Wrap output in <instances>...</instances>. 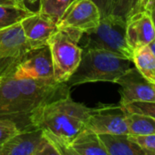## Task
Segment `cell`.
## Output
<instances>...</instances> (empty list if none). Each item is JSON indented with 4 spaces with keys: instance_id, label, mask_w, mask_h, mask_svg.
Wrapping results in <instances>:
<instances>
[{
    "instance_id": "cell-1",
    "label": "cell",
    "mask_w": 155,
    "mask_h": 155,
    "mask_svg": "<svg viewBox=\"0 0 155 155\" xmlns=\"http://www.w3.org/2000/svg\"><path fill=\"white\" fill-rule=\"evenodd\" d=\"M92 108L74 101L70 95L34 110L28 115L31 127L51 133L66 144H71L85 129Z\"/></svg>"
},
{
    "instance_id": "cell-2",
    "label": "cell",
    "mask_w": 155,
    "mask_h": 155,
    "mask_svg": "<svg viewBox=\"0 0 155 155\" xmlns=\"http://www.w3.org/2000/svg\"><path fill=\"white\" fill-rule=\"evenodd\" d=\"M132 60L102 49H84L77 69L66 82L68 87L92 82H113L131 68Z\"/></svg>"
},
{
    "instance_id": "cell-3",
    "label": "cell",
    "mask_w": 155,
    "mask_h": 155,
    "mask_svg": "<svg viewBox=\"0 0 155 155\" xmlns=\"http://www.w3.org/2000/svg\"><path fill=\"white\" fill-rule=\"evenodd\" d=\"M80 45L82 50L102 49L132 60L133 50L126 38V20L113 14L101 18L97 28L84 33Z\"/></svg>"
},
{
    "instance_id": "cell-4",
    "label": "cell",
    "mask_w": 155,
    "mask_h": 155,
    "mask_svg": "<svg viewBox=\"0 0 155 155\" xmlns=\"http://www.w3.org/2000/svg\"><path fill=\"white\" fill-rule=\"evenodd\" d=\"M82 35L77 31L58 29L49 38L48 46L56 81L66 83L79 66L82 57L80 46Z\"/></svg>"
},
{
    "instance_id": "cell-5",
    "label": "cell",
    "mask_w": 155,
    "mask_h": 155,
    "mask_svg": "<svg viewBox=\"0 0 155 155\" xmlns=\"http://www.w3.org/2000/svg\"><path fill=\"white\" fill-rule=\"evenodd\" d=\"M18 85L28 118L37 108L68 96L70 89L67 83H59L54 78L18 80Z\"/></svg>"
},
{
    "instance_id": "cell-6",
    "label": "cell",
    "mask_w": 155,
    "mask_h": 155,
    "mask_svg": "<svg viewBox=\"0 0 155 155\" xmlns=\"http://www.w3.org/2000/svg\"><path fill=\"white\" fill-rule=\"evenodd\" d=\"M101 18L100 10L91 0H73L57 22V27L59 30L84 34L97 28Z\"/></svg>"
},
{
    "instance_id": "cell-7",
    "label": "cell",
    "mask_w": 155,
    "mask_h": 155,
    "mask_svg": "<svg viewBox=\"0 0 155 155\" xmlns=\"http://www.w3.org/2000/svg\"><path fill=\"white\" fill-rule=\"evenodd\" d=\"M86 130L97 135H129L124 109L120 104L92 108Z\"/></svg>"
},
{
    "instance_id": "cell-8",
    "label": "cell",
    "mask_w": 155,
    "mask_h": 155,
    "mask_svg": "<svg viewBox=\"0 0 155 155\" xmlns=\"http://www.w3.org/2000/svg\"><path fill=\"white\" fill-rule=\"evenodd\" d=\"M20 58L11 59L2 72L0 83V119H14L27 117L22 99L14 77V70Z\"/></svg>"
},
{
    "instance_id": "cell-9",
    "label": "cell",
    "mask_w": 155,
    "mask_h": 155,
    "mask_svg": "<svg viewBox=\"0 0 155 155\" xmlns=\"http://www.w3.org/2000/svg\"><path fill=\"white\" fill-rule=\"evenodd\" d=\"M120 85V105L141 101L155 102V83L147 81L131 67L116 81Z\"/></svg>"
},
{
    "instance_id": "cell-10",
    "label": "cell",
    "mask_w": 155,
    "mask_h": 155,
    "mask_svg": "<svg viewBox=\"0 0 155 155\" xmlns=\"http://www.w3.org/2000/svg\"><path fill=\"white\" fill-rule=\"evenodd\" d=\"M14 77L17 81L54 78L48 46L32 49L25 54L16 65Z\"/></svg>"
},
{
    "instance_id": "cell-11",
    "label": "cell",
    "mask_w": 155,
    "mask_h": 155,
    "mask_svg": "<svg viewBox=\"0 0 155 155\" xmlns=\"http://www.w3.org/2000/svg\"><path fill=\"white\" fill-rule=\"evenodd\" d=\"M20 24L31 50L48 46L49 38L58 30L57 23L38 11L22 19Z\"/></svg>"
},
{
    "instance_id": "cell-12",
    "label": "cell",
    "mask_w": 155,
    "mask_h": 155,
    "mask_svg": "<svg viewBox=\"0 0 155 155\" xmlns=\"http://www.w3.org/2000/svg\"><path fill=\"white\" fill-rule=\"evenodd\" d=\"M126 38L132 50L149 45L155 38V30L149 12H136L127 18Z\"/></svg>"
},
{
    "instance_id": "cell-13",
    "label": "cell",
    "mask_w": 155,
    "mask_h": 155,
    "mask_svg": "<svg viewBox=\"0 0 155 155\" xmlns=\"http://www.w3.org/2000/svg\"><path fill=\"white\" fill-rule=\"evenodd\" d=\"M30 50L20 22L0 30V60L20 58Z\"/></svg>"
},
{
    "instance_id": "cell-14",
    "label": "cell",
    "mask_w": 155,
    "mask_h": 155,
    "mask_svg": "<svg viewBox=\"0 0 155 155\" xmlns=\"http://www.w3.org/2000/svg\"><path fill=\"white\" fill-rule=\"evenodd\" d=\"M31 128L24 129L9 139L0 150V155H32L41 139L42 130Z\"/></svg>"
},
{
    "instance_id": "cell-15",
    "label": "cell",
    "mask_w": 155,
    "mask_h": 155,
    "mask_svg": "<svg viewBox=\"0 0 155 155\" xmlns=\"http://www.w3.org/2000/svg\"><path fill=\"white\" fill-rule=\"evenodd\" d=\"M110 155H148L129 135H99Z\"/></svg>"
},
{
    "instance_id": "cell-16",
    "label": "cell",
    "mask_w": 155,
    "mask_h": 155,
    "mask_svg": "<svg viewBox=\"0 0 155 155\" xmlns=\"http://www.w3.org/2000/svg\"><path fill=\"white\" fill-rule=\"evenodd\" d=\"M70 145L82 155H110L99 135L86 129Z\"/></svg>"
},
{
    "instance_id": "cell-17",
    "label": "cell",
    "mask_w": 155,
    "mask_h": 155,
    "mask_svg": "<svg viewBox=\"0 0 155 155\" xmlns=\"http://www.w3.org/2000/svg\"><path fill=\"white\" fill-rule=\"evenodd\" d=\"M132 63L144 79L155 83V56L148 45L133 50Z\"/></svg>"
},
{
    "instance_id": "cell-18",
    "label": "cell",
    "mask_w": 155,
    "mask_h": 155,
    "mask_svg": "<svg viewBox=\"0 0 155 155\" xmlns=\"http://www.w3.org/2000/svg\"><path fill=\"white\" fill-rule=\"evenodd\" d=\"M125 113L129 136H148L155 134V119L126 110Z\"/></svg>"
},
{
    "instance_id": "cell-19",
    "label": "cell",
    "mask_w": 155,
    "mask_h": 155,
    "mask_svg": "<svg viewBox=\"0 0 155 155\" xmlns=\"http://www.w3.org/2000/svg\"><path fill=\"white\" fill-rule=\"evenodd\" d=\"M33 12L28 8L0 6V30L20 22Z\"/></svg>"
},
{
    "instance_id": "cell-20",
    "label": "cell",
    "mask_w": 155,
    "mask_h": 155,
    "mask_svg": "<svg viewBox=\"0 0 155 155\" xmlns=\"http://www.w3.org/2000/svg\"><path fill=\"white\" fill-rule=\"evenodd\" d=\"M72 1L73 0H40L38 11L57 23Z\"/></svg>"
},
{
    "instance_id": "cell-21",
    "label": "cell",
    "mask_w": 155,
    "mask_h": 155,
    "mask_svg": "<svg viewBox=\"0 0 155 155\" xmlns=\"http://www.w3.org/2000/svg\"><path fill=\"white\" fill-rule=\"evenodd\" d=\"M22 130L18 123L11 119H0V150L5 143Z\"/></svg>"
},
{
    "instance_id": "cell-22",
    "label": "cell",
    "mask_w": 155,
    "mask_h": 155,
    "mask_svg": "<svg viewBox=\"0 0 155 155\" xmlns=\"http://www.w3.org/2000/svg\"><path fill=\"white\" fill-rule=\"evenodd\" d=\"M139 0H116L112 14L127 20L131 15L137 12Z\"/></svg>"
},
{
    "instance_id": "cell-23",
    "label": "cell",
    "mask_w": 155,
    "mask_h": 155,
    "mask_svg": "<svg viewBox=\"0 0 155 155\" xmlns=\"http://www.w3.org/2000/svg\"><path fill=\"white\" fill-rule=\"evenodd\" d=\"M121 106L128 112L143 114L155 119V102L135 101Z\"/></svg>"
},
{
    "instance_id": "cell-24",
    "label": "cell",
    "mask_w": 155,
    "mask_h": 155,
    "mask_svg": "<svg viewBox=\"0 0 155 155\" xmlns=\"http://www.w3.org/2000/svg\"><path fill=\"white\" fill-rule=\"evenodd\" d=\"M32 155H61L56 146L43 134Z\"/></svg>"
},
{
    "instance_id": "cell-25",
    "label": "cell",
    "mask_w": 155,
    "mask_h": 155,
    "mask_svg": "<svg viewBox=\"0 0 155 155\" xmlns=\"http://www.w3.org/2000/svg\"><path fill=\"white\" fill-rule=\"evenodd\" d=\"M148 155H155V134L148 136H130Z\"/></svg>"
},
{
    "instance_id": "cell-26",
    "label": "cell",
    "mask_w": 155,
    "mask_h": 155,
    "mask_svg": "<svg viewBox=\"0 0 155 155\" xmlns=\"http://www.w3.org/2000/svg\"><path fill=\"white\" fill-rule=\"evenodd\" d=\"M42 132L56 146V148L58 150V151L60 152L61 155H82L79 151H77L71 145L62 142L61 140H59L58 138H56L51 133H48L47 131H42Z\"/></svg>"
},
{
    "instance_id": "cell-27",
    "label": "cell",
    "mask_w": 155,
    "mask_h": 155,
    "mask_svg": "<svg viewBox=\"0 0 155 155\" xmlns=\"http://www.w3.org/2000/svg\"><path fill=\"white\" fill-rule=\"evenodd\" d=\"M98 7L101 18L111 15L114 9L116 0H91Z\"/></svg>"
},
{
    "instance_id": "cell-28",
    "label": "cell",
    "mask_w": 155,
    "mask_h": 155,
    "mask_svg": "<svg viewBox=\"0 0 155 155\" xmlns=\"http://www.w3.org/2000/svg\"><path fill=\"white\" fill-rule=\"evenodd\" d=\"M153 8H155V0H139L137 12L140 11L150 12Z\"/></svg>"
},
{
    "instance_id": "cell-29",
    "label": "cell",
    "mask_w": 155,
    "mask_h": 155,
    "mask_svg": "<svg viewBox=\"0 0 155 155\" xmlns=\"http://www.w3.org/2000/svg\"><path fill=\"white\" fill-rule=\"evenodd\" d=\"M0 6L16 7V8H28L23 0H0Z\"/></svg>"
},
{
    "instance_id": "cell-30",
    "label": "cell",
    "mask_w": 155,
    "mask_h": 155,
    "mask_svg": "<svg viewBox=\"0 0 155 155\" xmlns=\"http://www.w3.org/2000/svg\"><path fill=\"white\" fill-rule=\"evenodd\" d=\"M26 7L29 9V6H36L38 3L39 4L40 0H23ZM30 10V9H29Z\"/></svg>"
},
{
    "instance_id": "cell-31",
    "label": "cell",
    "mask_w": 155,
    "mask_h": 155,
    "mask_svg": "<svg viewBox=\"0 0 155 155\" xmlns=\"http://www.w3.org/2000/svg\"><path fill=\"white\" fill-rule=\"evenodd\" d=\"M150 16L151 18V20H152V24H153V28H154V30H155V8L151 9L150 12Z\"/></svg>"
},
{
    "instance_id": "cell-32",
    "label": "cell",
    "mask_w": 155,
    "mask_h": 155,
    "mask_svg": "<svg viewBox=\"0 0 155 155\" xmlns=\"http://www.w3.org/2000/svg\"><path fill=\"white\" fill-rule=\"evenodd\" d=\"M148 47L150 48V49L151 50V52H152V54L155 56V38L148 45Z\"/></svg>"
}]
</instances>
